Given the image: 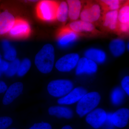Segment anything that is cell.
Instances as JSON below:
<instances>
[{"label":"cell","mask_w":129,"mask_h":129,"mask_svg":"<svg viewBox=\"0 0 129 129\" xmlns=\"http://www.w3.org/2000/svg\"><path fill=\"white\" fill-rule=\"evenodd\" d=\"M112 114L111 113L107 114L106 120L105 122H106L107 124L110 125H113L112 122Z\"/></svg>","instance_id":"obj_33"},{"label":"cell","mask_w":129,"mask_h":129,"mask_svg":"<svg viewBox=\"0 0 129 129\" xmlns=\"http://www.w3.org/2000/svg\"><path fill=\"white\" fill-rule=\"evenodd\" d=\"M23 84L21 82H16L12 84L7 89L3 99L5 105L10 104L18 97L22 92Z\"/></svg>","instance_id":"obj_13"},{"label":"cell","mask_w":129,"mask_h":129,"mask_svg":"<svg viewBox=\"0 0 129 129\" xmlns=\"http://www.w3.org/2000/svg\"><path fill=\"white\" fill-rule=\"evenodd\" d=\"M31 66V62L30 60L28 58H24L20 63L17 73L18 75L21 77L25 75L30 69Z\"/></svg>","instance_id":"obj_25"},{"label":"cell","mask_w":129,"mask_h":129,"mask_svg":"<svg viewBox=\"0 0 129 129\" xmlns=\"http://www.w3.org/2000/svg\"><path fill=\"white\" fill-rule=\"evenodd\" d=\"M101 99L98 92L87 93L79 101L76 106V112L80 117L84 116L98 106Z\"/></svg>","instance_id":"obj_2"},{"label":"cell","mask_w":129,"mask_h":129,"mask_svg":"<svg viewBox=\"0 0 129 129\" xmlns=\"http://www.w3.org/2000/svg\"><path fill=\"white\" fill-rule=\"evenodd\" d=\"M122 2L119 0H104L100 2V4L106 12L109 11H118Z\"/></svg>","instance_id":"obj_23"},{"label":"cell","mask_w":129,"mask_h":129,"mask_svg":"<svg viewBox=\"0 0 129 129\" xmlns=\"http://www.w3.org/2000/svg\"><path fill=\"white\" fill-rule=\"evenodd\" d=\"M16 19L14 16L5 10L0 13V35L9 33L14 26Z\"/></svg>","instance_id":"obj_11"},{"label":"cell","mask_w":129,"mask_h":129,"mask_svg":"<svg viewBox=\"0 0 129 129\" xmlns=\"http://www.w3.org/2000/svg\"><path fill=\"white\" fill-rule=\"evenodd\" d=\"M55 58L54 47L50 44H46L36 55L35 64L41 73H49L53 69Z\"/></svg>","instance_id":"obj_1"},{"label":"cell","mask_w":129,"mask_h":129,"mask_svg":"<svg viewBox=\"0 0 129 129\" xmlns=\"http://www.w3.org/2000/svg\"><path fill=\"white\" fill-rule=\"evenodd\" d=\"M121 85L124 91L129 95V76H125L123 78Z\"/></svg>","instance_id":"obj_30"},{"label":"cell","mask_w":129,"mask_h":129,"mask_svg":"<svg viewBox=\"0 0 129 129\" xmlns=\"http://www.w3.org/2000/svg\"><path fill=\"white\" fill-rule=\"evenodd\" d=\"M84 55L85 57L96 63H103L106 61L107 57L104 51L96 48H89L86 51Z\"/></svg>","instance_id":"obj_17"},{"label":"cell","mask_w":129,"mask_h":129,"mask_svg":"<svg viewBox=\"0 0 129 129\" xmlns=\"http://www.w3.org/2000/svg\"><path fill=\"white\" fill-rule=\"evenodd\" d=\"M7 90V85L3 81H0V94L3 93Z\"/></svg>","instance_id":"obj_34"},{"label":"cell","mask_w":129,"mask_h":129,"mask_svg":"<svg viewBox=\"0 0 129 129\" xmlns=\"http://www.w3.org/2000/svg\"><path fill=\"white\" fill-rule=\"evenodd\" d=\"M9 65V63L5 60H2L0 63V77L3 73H5L7 70Z\"/></svg>","instance_id":"obj_31"},{"label":"cell","mask_w":129,"mask_h":129,"mask_svg":"<svg viewBox=\"0 0 129 129\" xmlns=\"http://www.w3.org/2000/svg\"><path fill=\"white\" fill-rule=\"evenodd\" d=\"M101 14V6L95 3H88L81 12V20L92 23L98 21Z\"/></svg>","instance_id":"obj_5"},{"label":"cell","mask_w":129,"mask_h":129,"mask_svg":"<svg viewBox=\"0 0 129 129\" xmlns=\"http://www.w3.org/2000/svg\"><path fill=\"white\" fill-rule=\"evenodd\" d=\"M68 27L76 34L81 32H91L95 30L92 23L81 21H74L70 23Z\"/></svg>","instance_id":"obj_16"},{"label":"cell","mask_w":129,"mask_h":129,"mask_svg":"<svg viewBox=\"0 0 129 129\" xmlns=\"http://www.w3.org/2000/svg\"><path fill=\"white\" fill-rule=\"evenodd\" d=\"M98 66L96 63L87 58L83 57L79 59L76 66V75L82 74H91L96 72Z\"/></svg>","instance_id":"obj_10"},{"label":"cell","mask_w":129,"mask_h":129,"mask_svg":"<svg viewBox=\"0 0 129 129\" xmlns=\"http://www.w3.org/2000/svg\"><path fill=\"white\" fill-rule=\"evenodd\" d=\"M68 6L69 17L72 21H76L80 17L82 4L78 0H69L67 2Z\"/></svg>","instance_id":"obj_18"},{"label":"cell","mask_w":129,"mask_h":129,"mask_svg":"<svg viewBox=\"0 0 129 129\" xmlns=\"http://www.w3.org/2000/svg\"><path fill=\"white\" fill-rule=\"evenodd\" d=\"M2 55H1V52H0V63L2 61Z\"/></svg>","instance_id":"obj_36"},{"label":"cell","mask_w":129,"mask_h":129,"mask_svg":"<svg viewBox=\"0 0 129 129\" xmlns=\"http://www.w3.org/2000/svg\"><path fill=\"white\" fill-rule=\"evenodd\" d=\"M61 129H73L72 127L69 125H65L64 127H63Z\"/></svg>","instance_id":"obj_35"},{"label":"cell","mask_w":129,"mask_h":129,"mask_svg":"<svg viewBox=\"0 0 129 129\" xmlns=\"http://www.w3.org/2000/svg\"><path fill=\"white\" fill-rule=\"evenodd\" d=\"M87 93V90L84 88H76L66 96L58 99L57 102L60 104H73L79 101Z\"/></svg>","instance_id":"obj_12"},{"label":"cell","mask_w":129,"mask_h":129,"mask_svg":"<svg viewBox=\"0 0 129 129\" xmlns=\"http://www.w3.org/2000/svg\"><path fill=\"white\" fill-rule=\"evenodd\" d=\"M107 114L102 109H96L87 115L86 121L93 128H99L105 123Z\"/></svg>","instance_id":"obj_8"},{"label":"cell","mask_w":129,"mask_h":129,"mask_svg":"<svg viewBox=\"0 0 129 129\" xmlns=\"http://www.w3.org/2000/svg\"><path fill=\"white\" fill-rule=\"evenodd\" d=\"M79 59L78 53L67 54L57 60L55 64L56 68L61 72H70L77 66Z\"/></svg>","instance_id":"obj_6"},{"label":"cell","mask_w":129,"mask_h":129,"mask_svg":"<svg viewBox=\"0 0 129 129\" xmlns=\"http://www.w3.org/2000/svg\"><path fill=\"white\" fill-rule=\"evenodd\" d=\"M20 63V60L18 58H16L14 61H12L9 63V67L5 73L6 75L8 77H11L17 73Z\"/></svg>","instance_id":"obj_26"},{"label":"cell","mask_w":129,"mask_h":129,"mask_svg":"<svg viewBox=\"0 0 129 129\" xmlns=\"http://www.w3.org/2000/svg\"><path fill=\"white\" fill-rule=\"evenodd\" d=\"M118 11H109L106 12L103 16V25L109 30H118L119 25Z\"/></svg>","instance_id":"obj_15"},{"label":"cell","mask_w":129,"mask_h":129,"mask_svg":"<svg viewBox=\"0 0 129 129\" xmlns=\"http://www.w3.org/2000/svg\"><path fill=\"white\" fill-rule=\"evenodd\" d=\"M29 129H52L50 124L47 123H41L35 124Z\"/></svg>","instance_id":"obj_29"},{"label":"cell","mask_w":129,"mask_h":129,"mask_svg":"<svg viewBox=\"0 0 129 129\" xmlns=\"http://www.w3.org/2000/svg\"><path fill=\"white\" fill-rule=\"evenodd\" d=\"M124 93L121 89L117 88L113 91L112 94V101L115 105L120 104L123 99Z\"/></svg>","instance_id":"obj_27"},{"label":"cell","mask_w":129,"mask_h":129,"mask_svg":"<svg viewBox=\"0 0 129 129\" xmlns=\"http://www.w3.org/2000/svg\"><path fill=\"white\" fill-rule=\"evenodd\" d=\"M125 44L124 41L120 39L112 40L109 45L111 53L115 57H119L124 53L125 50Z\"/></svg>","instance_id":"obj_19"},{"label":"cell","mask_w":129,"mask_h":129,"mask_svg":"<svg viewBox=\"0 0 129 129\" xmlns=\"http://www.w3.org/2000/svg\"><path fill=\"white\" fill-rule=\"evenodd\" d=\"M118 20L119 24L129 23V2L120 7L118 13Z\"/></svg>","instance_id":"obj_24"},{"label":"cell","mask_w":129,"mask_h":129,"mask_svg":"<svg viewBox=\"0 0 129 129\" xmlns=\"http://www.w3.org/2000/svg\"><path fill=\"white\" fill-rule=\"evenodd\" d=\"M29 1L31 2H37L38 1Z\"/></svg>","instance_id":"obj_37"},{"label":"cell","mask_w":129,"mask_h":129,"mask_svg":"<svg viewBox=\"0 0 129 129\" xmlns=\"http://www.w3.org/2000/svg\"><path fill=\"white\" fill-rule=\"evenodd\" d=\"M128 50H129V44H128Z\"/></svg>","instance_id":"obj_38"},{"label":"cell","mask_w":129,"mask_h":129,"mask_svg":"<svg viewBox=\"0 0 129 129\" xmlns=\"http://www.w3.org/2000/svg\"><path fill=\"white\" fill-rule=\"evenodd\" d=\"M57 2L50 1L40 2L37 7V16L44 21L51 22L56 19Z\"/></svg>","instance_id":"obj_3"},{"label":"cell","mask_w":129,"mask_h":129,"mask_svg":"<svg viewBox=\"0 0 129 129\" xmlns=\"http://www.w3.org/2000/svg\"><path fill=\"white\" fill-rule=\"evenodd\" d=\"M118 30L123 33L128 32L129 30V23L119 24Z\"/></svg>","instance_id":"obj_32"},{"label":"cell","mask_w":129,"mask_h":129,"mask_svg":"<svg viewBox=\"0 0 129 129\" xmlns=\"http://www.w3.org/2000/svg\"><path fill=\"white\" fill-rule=\"evenodd\" d=\"M78 37V34L70 30L68 27L63 28L58 34V44L61 47H67L73 43Z\"/></svg>","instance_id":"obj_9"},{"label":"cell","mask_w":129,"mask_h":129,"mask_svg":"<svg viewBox=\"0 0 129 129\" xmlns=\"http://www.w3.org/2000/svg\"><path fill=\"white\" fill-rule=\"evenodd\" d=\"M13 120L8 117H0V129H6L12 124Z\"/></svg>","instance_id":"obj_28"},{"label":"cell","mask_w":129,"mask_h":129,"mask_svg":"<svg viewBox=\"0 0 129 129\" xmlns=\"http://www.w3.org/2000/svg\"><path fill=\"white\" fill-rule=\"evenodd\" d=\"M2 46L4 51V58L6 60L12 61L17 58L16 50L12 46L8 41L6 40L3 41Z\"/></svg>","instance_id":"obj_22"},{"label":"cell","mask_w":129,"mask_h":129,"mask_svg":"<svg viewBox=\"0 0 129 129\" xmlns=\"http://www.w3.org/2000/svg\"><path fill=\"white\" fill-rule=\"evenodd\" d=\"M49 114L58 118L70 119L73 116V111L70 109L60 106H53L49 108Z\"/></svg>","instance_id":"obj_20"},{"label":"cell","mask_w":129,"mask_h":129,"mask_svg":"<svg viewBox=\"0 0 129 129\" xmlns=\"http://www.w3.org/2000/svg\"><path fill=\"white\" fill-rule=\"evenodd\" d=\"M73 84L67 80H57L51 81L47 86L49 94L52 96L59 97L69 94L72 91Z\"/></svg>","instance_id":"obj_4"},{"label":"cell","mask_w":129,"mask_h":129,"mask_svg":"<svg viewBox=\"0 0 129 129\" xmlns=\"http://www.w3.org/2000/svg\"><path fill=\"white\" fill-rule=\"evenodd\" d=\"M69 17L68 6L67 2H61L58 4L56 19L60 22L65 23L67 22Z\"/></svg>","instance_id":"obj_21"},{"label":"cell","mask_w":129,"mask_h":129,"mask_svg":"<svg viewBox=\"0 0 129 129\" xmlns=\"http://www.w3.org/2000/svg\"><path fill=\"white\" fill-rule=\"evenodd\" d=\"M113 125L119 128H123L127 125L129 119V109H120L112 114Z\"/></svg>","instance_id":"obj_14"},{"label":"cell","mask_w":129,"mask_h":129,"mask_svg":"<svg viewBox=\"0 0 129 129\" xmlns=\"http://www.w3.org/2000/svg\"></svg>","instance_id":"obj_39"},{"label":"cell","mask_w":129,"mask_h":129,"mask_svg":"<svg viewBox=\"0 0 129 129\" xmlns=\"http://www.w3.org/2000/svg\"><path fill=\"white\" fill-rule=\"evenodd\" d=\"M30 32V25L27 21L17 19L8 34L13 38H23L28 36Z\"/></svg>","instance_id":"obj_7"}]
</instances>
